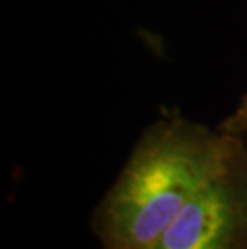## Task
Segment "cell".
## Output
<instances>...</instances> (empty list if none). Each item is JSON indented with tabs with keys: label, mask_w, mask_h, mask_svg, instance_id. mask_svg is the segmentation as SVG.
<instances>
[{
	"label": "cell",
	"mask_w": 247,
	"mask_h": 249,
	"mask_svg": "<svg viewBox=\"0 0 247 249\" xmlns=\"http://www.w3.org/2000/svg\"><path fill=\"white\" fill-rule=\"evenodd\" d=\"M234 161L233 135L181 118L151 125L103 203L108 248L152 249L178 213Z\"/></svg>",
	"instance_id": "6da1fadb"
},
{
	"label": "cell",
	"mask_w": 247,
	"mask_h": 249,
	"mask_svg": "<svg viewBox=\"0 0 247 249\" xmlns=\"http://www.w3.org/2000/svg\"><path fill=\"white\" fill-rule=\"evenodd\" d=\"M247 233V177L233 162L161 233L152 249H236Z\"/></svg>",
	"instance_id": "7a4b0ae2"
},
{
	"label": "cell",
	"mask_w": 247,
	"mask_h": 249,
	"mask_svg": "<svg viewBox=\"0 0 247 249\" xmlns=\"http://www.w3.org/2000/svg\"><path fill=\"white\" fill-rule=\"evenodd\" d=\"M247 130V92L241 97L238 107L222 124V132L228 135H239Z\"/></svg>",
	"instance_id": "3957f363"
}]
</instances>
